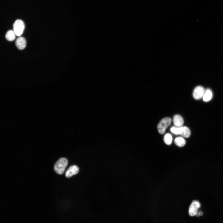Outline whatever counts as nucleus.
I'll list each match as a JSON object with an SVG mask.
<instances>
[{
    "label": "nucleus",
    "mask_w": 223,
    "mask_h": 223,
    "mask_svg": "<svg viewBox=\"0 0 223 223\" xmlns=\"http://www.w3.org/2000/svg\"><path fill=\"white\" fill-rule=\"evenodd\" d=\"M68 163L67 159L62 158L59 160L55 163L54 166L55 171L59 174L63 173Z\"/></svg>",
    "instance_id": "obj_1"
},
{
    "label": "nucleus",
    "mask_w": 223,
    "mask_h": 223,
    "mask_svg": "<svg viewBox=\"0 0 223 223\" xmlns=\"http://www.w3.org/2000/svg\"><path fill=\"white\" fill-rule=\"evenodd\" d=\"M171 121V119L169 117H165L161 120L157 126L158 132L160 134H164L167 128L170 125Z\"/></svg>",
    "instance_id": "obj_2"
},
{
    "label": "nucleus",
    "mask_w": 223,
    "mask_h": 223,
    "mask_svg": "<svg viewBox=\"0 0 223 223\" xmlns=\"http://www.w3.org/2000/svg\"><path fill=\"white\" fill-rule=\"evenodd\" d=\"M13 31L16 35L20 36L23 33L24 28V24L22 20H17L13 24Z\"/></svg>",
    "instance_id": "obj_3"
},
{
    "label": "nucleus",
    "mask_w": 223,
    "mask_h": 223,
    "mask_svg": "<svg viewBox=\"0 0 223 223\" xmlns=\"http://www.w3.org/2000/svg\"><path fill=\"white\" fill-rule=\"evenodd\" d=\"M200 207V204L198 201H193L189 208V215L191 216L196 215L198 212V209Z\"/></svg>",
    "instance_id": "obj_4"
},
{
    "label": "nucleus",
    "mask_w": 223,
    "mask_h": 223,
    "mask_svg": "<svg viewBox=\"0 0 223 223\" xmlns=\"http://www.w3.org/2000/svg\"><path fill=\"white\" fill-rule=\"evenodd\" d=\"M204 88L201 86L196 87L194 89L193 93V96L196 99H199L203 97L205 92Z\"/></svg>",
    "instance_id": "obj_5"
},
{
    "label": "nucleus",
    "mask_w": 223,
    "mask_h": 223,
    "mask_svg": "<svg viewBox=\"0 0 223 223\" xmlns=\"http://www.w3.org/2000/svg\"><path fill=\"white\" fill-rule=\"evenodd\" d=\"M178 134L181 135L183 137L188 138L191 134L190 129L186 126H182L179 127Z\"/></svg>",
    "instance_id": "obj_6"
},
{
    "label": "nucleus",
    "mask_w": 223,
    "mask_h": 223,
    "mask_svg": "<svg viewBox=\"0 0 223 223\" xmlns=\"http://www.w3.org/2000/svg\"><path fill=\"white\" fill-rule=\"evenodd\" d=\"M79 171L78 167L76 165L70 166L65 173V175L67 178H70L77 174Z\"/></svg>",
    "instance_id": "obj_7"
},
{
    "label": "nucleus",
    "mask_w": 223,
    "mask_h": 223,
    "mask_svg": "<svg viewBox=\"0 0 223 223\" xmlns=\"http://www.w3.org/2000/svg\"><path fill=\"white\" fill-rule=\"evenodd\" d=\"M17 47L20 50H23L26 47V42L25 39L23 37H18L15 41Z\"/></svg>",
    "instance_id": "obj_8"
},
{
    "label": "nucleus",
    "mask_w": 223,
    "mask_h": 223,
    "mask_svg": "<svg viewBox=\"0 0 223 223\" xmlns=\"http://www.w3.org/2000/svg\"><path fill=\"white\" fill-rule=\"evenodd\" d=\"M173 123L175 126L180 127L182 126L184 121L181 116L179 115H176L173 117Z\"/></svg>",
    "instance_id": "obj_9"
},
{
    "label": "nucleus",
    "mask_w": 223,
    "mask_h": 223,
    "mask_svg": "<svg viewBox=\"0 0 223 223\" xmlns=\"http://www.w3.org/2000/svg\"><path fill=\"white\" fill-rule=\"evenodd\" d=\"M212 91L210 89H207L205 91L203 96V100L205 102L208 101L212 99Z\"/></svg>",
    "instance_id": "obj_10"
},
{
    "label": "nucleus",
    "mask_w": 223,
    "mask_h": 223,
    "mask_svg": "<svg viewBox=\"0 0 223 223\" xmlns=\"http://www.w3.org/2000/svg\"><path fill=\"white\" fill-rule=\"evenodd\" d=\"M174 142L175 144L179 147H182L186 144V142L183 137H179L175 138Z\"/></svg>",
    "instance_id": "obj_11"
},
{
    "label": "nucleus",
    "mask_w": 223,
    "mask_h": 223,
    "mask_svg": "<svg viewBox=\"0 0 223 223\" xmlns=\"http://www.w3.org/2000/svg\"><path fill=\"white\" fill-rule=\"evenodd\" d=\"M15 35H16L14 31L10 30L7 32L5 37L7 40L12 41L15 39Z\"/></svg>",
    "instance_id": "obj_12"
},
{
    "label": "nucleus",
    "mask_w": 223,
    "mask_h": 223,
    "mask_svg": "<svg viewBox=\"0 0 223 223\" xmlns=\"http://www.w3.org/2000/svg\"><path fill=\"white\" fill-rule=\"evenodd\" d=\"M164 140L166 144L167 145H170L172 142V135L170 133H166L164 136Z\"/></svg>",
    "instance_id": "obj_13"
},
{
    "label": "nucleus",
    "mask_w": 223,
    "mask_h": 223,
    "mask_svg": "<svg viewBox=\"0 0 223 223\" xmlns=\"http://www.w3.org/2000/svg\"><path fill=\"white\" fill-rule=\"evenodd\" d=\"M179 127L177 126H173L170 129L171 131L175 134H178Z\"/></svg>",
    "instance_id": "obj_14"
},
{
    "label": "nucleus",
    "mask_w": 223,
    "mask_h": 223,
    "mask_svg": "<svg viewBox=\"0 0 223 223\" xmlns=\"http://www.w3.org/2000/svg\"><path fill=\"white\" fill-rule=\"evenodd\" d=\"M203 212H197V213L196 214V215H197V216H201V215H203Z\"/></svg>",
    "instance_id": "obj_15"
}]
</instances>
